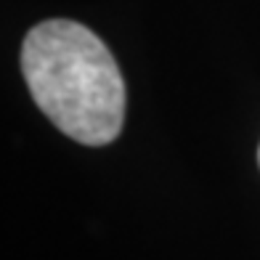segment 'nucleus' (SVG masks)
<instances>
[{"instance_id":"1","label":"nucleus","mask_w":260,"mask_h":260,"mask_svg":"<svg viewBox=\"0 0 260 260\" xmlns=\"http://www.w3.org/2000/svg\"><path fill=\"white\" fill-rule=\"evenodd\" d=\"M21 72L43 114L64 136L104 146L120 136L125 82L109 48L69 19L43 21L21 45Z\"/></svg>"},{"instance_id":"2","label":"nucleus","mask_w":260,"mask_h":260,"mask_svg":"<svg viewBox=\"0 0 260 260\" xmlns=\"http://www.w3.org/2000/svg\"><path fill=\"white\" fill-rule=\"evenodd\" d=\"M257 159H260V151H257Z\"/></svg>"}]
</instances>
